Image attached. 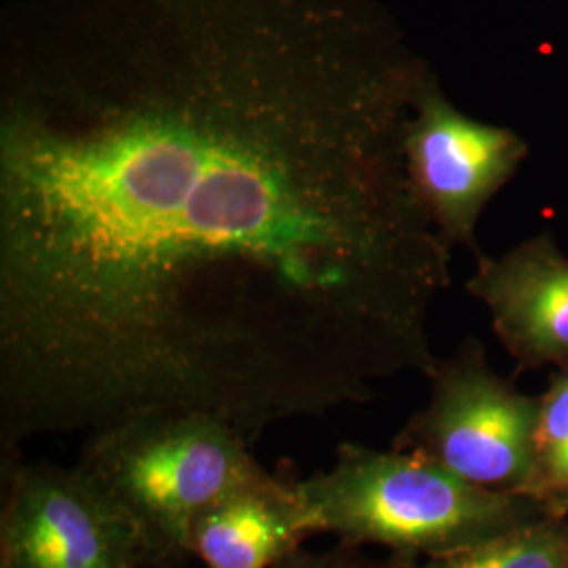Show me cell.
<instances>
[{
    "instance_id": "1",
    "label": "cell",
    "mask_w": 568,
    "mask_h": 568,
    "mask_svg": "<svg viewBox=\"0 0 568 568\" xmlns=\"http://www.w3.org/2000/svg\"><path fill=\"white\" fill-rule=\"evenodd\" d=\"M321 532L419 562L549 518L525 495L493 493L410 453L344 443L335 466L300 480Z\"/></svg>"
},
{
    "instance_id": "2",
    "label": "cell",
    "mask_w": 568,
    "mask_h": 568,
    "mask_svg": "<svg viewBox=\"0 0 568 568\" xmlns=\"http://www.w3.org/2000/svg\"><path fill=\"white\" fill-rule=\"evenodd\" d=\"M251 443L222 419L145 413L93 432L79 466L100 478L140 532L143 567L173 568L190 556L199 514L267 469Z\"/></svg>"
},
{
    "instance_id": "3",
    "label": "cell",
    "mask_w": 568,
    "mask_h": 568,
    "mask_svg": "<svg viewBox=\"0 0 568 568\" xmlns=\"http://www.w3.org/2000/svg\"><path fill=\"white\" fill-rule=\"evenodd\" d=\"M432 392L394 436L392 450L445 467L493 493L527 487L539 396L523 394L488 365L487 349L469 337L427 375Z\"/></svg>"
},
{
    "instance_id": "4",
    "label": "cell",
    "mask_w": 568,
    "mask_h": 568,
    "mask_svg": "<svg viewBox=\"0 0 568 568\" xmlns=\"http://www.w3.org/2000/svg\"><path fill=\"white\" fill-rule=\"evenodd\" d=\"M0 568H142L140 532L82 466L2 455Z\"/></svg>"
},
{
    "instance_id": "5",
    "label": "cell",
    "mask_w": 568,
    "mask_h": 568,
    "mask_svg": "<svg viewBox=\"0 0 568 568\" xmlns=\"http://www.w3.org/2000/svg\"><path fill=\"white\" fill-rule=\"evenodd\" d=\"M527 156L520 133L467 116L434 72L422 82L406 124V173L448 248L467 246L476 260L483 257L476 225Z\"/></svg>"
},
{
    "instance_id": "6",
    "label": "cell",
    "mask_w": 568,
    "mask_h": 568,
    "mask_svg": "<svg viewBox=\"0 0 568 568\" xmlns=\"http://www.w3.org/2000/svg\"><path fill=\"white\" fill-rule=\"evenodd\" d=\"M467 293L487 305L518 373L568 366V257L548 232L478 257Z\"/></svg>"
},
{
    "instance_id": "7",
    "label": "cell",
    "mask_w": 568,
    "mask_h": 568,
    "mask_svg": "<svg viewBox=\"0 0 568 568\" xmlns=\"http://www.w3.org/2000/svg\"><path fill=\"white\" fill-rule=\"evenodd\" d=\"M318 532L300 478L265 471L199 514L190 532V556L204 568H274Z\"/></svg>"
},
{
    "instance_id": "8",
    "label": "cell",
    "mask_w": 568,
    "mask_h": 568,
    "mask_svg": "<svg viewBox=\"0 0 568 568\" xmlns=\"http://www.w3.org/2000/svg\"><path fill=\"white\" fill-rule=\"evenodd\" d=\"M549 518H568V366L554 371L539 396L527 487Z\"/></svg>"
},
{
    "instance_id": "9",
    "label": "cell",
    "mask_w": 568,
    "mask_h": 568,
    "mask_svg": "<svg viewBox=\"0 0 568 568\" xmlns=\"http://www.w3.org/2000/svg\"><path fill=\"white\" fill-rule=\"evenodd\" d=\"M419 568H568V518H544Z\"/></svg>"
},
{
    "instance_id": "10",
    "label": "cell",
    "mask_w": 568,
    "mask_h": 568,
    "mask_svg": "<svg viewBox=\"0 0 568 568\" xmlns=\"http://www.w3.org/2000/svg\"><path fill=\"white\" fill-rule=\"evenodd\" d=\"M274 568H419V562L392 554L387 558H373L366 556L363 548L339 541L335 548L325 551L297 549Z\"/></svg>"
},
{
    "instance_id": "11",
    "label": "cell",
    "mask_w": 568,
    "mask_h": 568,
    "mask_svg": "<svg viewBox=\"0 0 568 568\" xmlns=\"http://www.w3.org/2000/svg\"><path fill=\"white\" fill-rule=\"evenodd\" d=\"M142 568H159V567H142Z\"/></svg>"
}]
</instances>
